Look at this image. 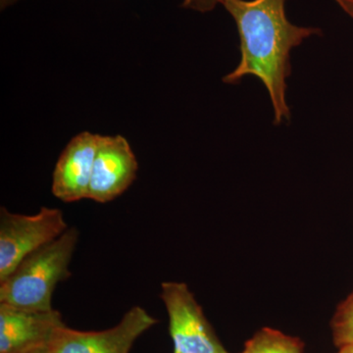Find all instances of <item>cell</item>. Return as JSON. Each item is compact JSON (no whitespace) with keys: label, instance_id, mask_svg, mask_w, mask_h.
Wrapping results in <instances>:
<instances>
[{"label":"cell","instance_id":"cell-1","mask_svg":"<svg viewBox=\"0 0 353 353\" xmlns=\"http://www.w3.org/2000/svg\"><path fill=\"white\" fill-rule=\"evenodd\" d=\"M220 4L236 23L241 52L238 66L223 82L238 85L246 76L256 77L270 97L274 125L289 122L290 52L321 30L292 24L285 13V0H220Z\"/></svg>","mask_w":353,"mask_h":353},{"label":"cell","instance_id":"cell-2","mask_svg":"<svg viewBox=\"0 0 353 353\" xmlns=\"http://www.w3.org/2000/svg\"><path fill=\"white\" fill-rule=\"evenodd\" d=\"M78 241V230L69 227L57 240L26 257L8 277L0 281V303L52 310L53 292L71 276L69 267Z\"/></svg>","mask_w":353,"mask_h":353},{"label":"cell","instance_id":"cell-3","mask_svg":"<svg viewBox=\"0 0 353 353\" xmlns=\"http://www.w3.org/2000/svg\"><path fill=\"white\" fill-rule=\"evenodd\" d=\"M63 212L41 208L32 215L0 209V281L8 277L32 253L57 240L68 230Z\"/></svg>","mask_w":353,"mask_h":353},{"label":"cell","instance_id":"cell-4","mask_svg":"<svg viewBox=\"0 0 353 353\" xmlns=\"http://www.w3.org/2000/svg\"><path fill=\"white\" fill-rule=\"evenodd\" d=\"M160 299L168 315L174 353H230L185 283H162Z\"/></svg>","mask_w":353,"mask_h":353},{"label":"cell","instance_id":"cell-5","mask_svg":"<svg viewBox=\"0 0 353 353\" xmlns=\"http://www.w3.org/2000/svg\"><path fill=\"white\" fill-rule=\"evenodd\" d=\"M145 308L134 306L121 321L103 331H78L66 325L50 341L51 353H130L134 341L157 324Z\"/></svg>","mask_w":353,"mask_h":353},{"label":"cell","instance_id":"cell-6","mask_svg":"<svg viewBox=\"0 0 353 353\" xmlns=\"http://www.w3.org/2000/svg\"><path fill=\"white\" fill-rule=\"evenodd\" d=\"M139 163L124 137L101 136L90 180L88 199L108 203L134 182Z\"/></svg>","mask_w":353,"mask_h":353},{"label":"cell","instance_id":"cell-7","mask_svg":"<svg viewBox=\"0 0 353 353\" xmlns=\"http://www.w3.org/2000/svg\"><path fill=\"white\" fill-rule=\"evenodd\" d=\"M101 137L82 132L69 141L53 171L51 190L57 199L67 203L88 199Z\"/></svg>","mask_w":353,"mask_h":353},{"label":"cell","instance_id":"cell-8","mask_svg":"<svg viewBox=\"0 0 353 353\" xmlns=\"http://www.w3.org/2000/svg\"><path fill=\"white\" fill-rule=\"evenodd\" d=\"M61 313L31 310L0 303V353H15L48 345L63 326Z\"/></svg>","mask_w":353,"mask_h":353},{"label":"cell","instance_id":"cell-9","mask_svg":"<svg viewBox=\"0 0 353 353\" xmlns=\"http://www.w3.org/2000/svg\"><path fill=\"white\" fill-rule=\"evenodd\" d=\"M303 341L297 336L264 327L246 341L240 353H303Z\"/></svg>","mask_w":353,"mask_h":353},{"label":"cell","instance_id":"cell-10","mask_svg":"<svg viewBox=\"0 0 353 353\" xmlns=\"http://www.w3.org/2000/svg\"><path fill=\"white\" fill-rule=\"evenodd\" d=\"M330 326L336 348L353 345V290L336 306Z\"/></svg>","mask_w":353,"mask_h":353},{"label":"cell","instance_id":"cell-11","mask_svg":"<svg viewBox=\"0 0 353 353\" xmlns=\"http://www.w3.org/2000/svg\"><path fill=\"white\" fill-rule=\"evenodd\" d=\"M220 4V0H183V7L197 12L208 13Z\"/></svg>","mask_w":353,"mask_h":353},{"label":"cell","instance_id":"cell-12","mask_svg":"<svg viewBox=\"0 0 353 353\" xmlns=\"http://www.w3.org/2000/svg\"><path fill=\"white\" fill-rule=\"evenodd\" d=\"M334 1L353 20V0H334Z\"/></svg>","mask_w":353,"mask_h":353},{"label":"cell","instance_id":"cell-13","mask_svg":"<svg viewBox=\"0 0 353 353\" xmlns=\"http://www.w3.org/2000/svg\"><path fill=\"white\" fill-rule=\"evenodd\" d=\"M15 353H51V352L50 343H48V345H41V347H37L31 348V350H23V352Z\"/></svg>","mask_w":353,"mask_h":353},{"label":"cell","instance_id":"cell-14","mask_svg":"<svg viewBox=\"0 0 353 353\" xmlns=\"http://www.w3.org/2000/svg\"><path fill=\"white\" fill-rule=\"evenodd\" d=\"M336 353H353V345L339 347Z\"/></svg>","mask_w":353,"mask_h":353},{"label":"cell","instance_id":"cell-15","mask_svg":"<svg viewBox=\"0 0 353 353\" xmlns=\"http://www.w3.org/2000/svg\"><path fill=\"white\" fill-rule=\"evenodd\" d=\"M17 1V0H0V6H1V8H6L7 6H11L14 2Z\"/></svg>","mask_w":353,"mask_h":353}]
</instances>
